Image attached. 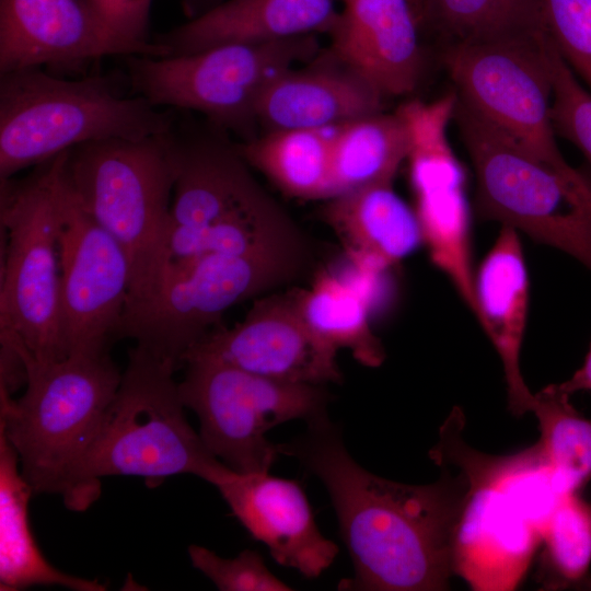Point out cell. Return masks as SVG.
<instances>
[{"instance_id": "1", "label": "cell", "mask_w": 591, "mask_h": 591, "mask_svg": "<svg viewBox=\"0 0 591 591\" xmlns=\"http://www.w3.org/2000/svg\"><path fill=\"white\" fill-rule=\"evenodd\" d=\"M326 488L355 577L348 590L436 591L449 588L453 536L467 488L460 471L427 485L380 477L358 464L328 415L277 444Z\"/></svg>"}, {"instance_id": "2", "label": "cell", "mask_w": 591, "mask_h": 591, "mask_svg": "<svg viewBox=\"0 0 591 591\" xmlns=\"http://www.w3.org/2000/svg\"><path fill=\"white\" fill-rule=\"evenodd\" d=\"M167 143L174 186L164 268L213 254L312 258L306 236L259 186L237 146L182 132L175 123Z\"/></svg>"}, {"instance_id": "3", "label": "cell", "mask_w": 591, "mask_h": 591, "mask_svg": "<svg viewBox=\"0 0 591 591\" xmlns=\"http://www.w3.org/2000/svg\"><path fill=\"white\" fill-rule=\"evenodd\" d=\"M456 422L447 419L430 452L439 465L455 464L467 482L453 536V572L474 590H512L561 495L534 445L512 456L480 454L459 439Z\"/></svg>"}, {"instance_id": "4", "label": "cell", "mask_w": 591, "mask_h": 591, "mask_svg": "<svg viewBox=\"0 0 591 591\" xmlns=\"http://www.w3.org/2000/svg\"><path fill=\"white\" fill-rule=\"evenodd\" d=\"M176 369L143 346L129 349L118 390L61 495L68 509H88L105 476H137L149 487L178 474L209 483L224 464L186 420Z\"/></svg>"}, {"instance_id": "5", "label": "cell", "mask_w": 591, "mask_h": 591, "mask_svg": "<svg viewBox=\"0 0 591 591\" xmlns=\"http://www.w3.org/2000/svg\"><path fill=\"white\" fill-rule=\"evenodd\" d=\"M167 132L90 141L59 154L60 174L80 206L128 257V303L151 294L165 266L174 186Z\"/></svg>"}, {"instance_id": "6", "label": "cell", "mask_w": 591, "mask_h": 591, "mask_svg": "<svg viewBox=\"0 0 591 591\" xmlns=\"http://www.w3.org/2000/svg\"><path fill=\"white\" fill-rule=\"evenodd\" d=\"M171 111L119 94L104 78L69 80L27 68L0 73V179L79 144L171 130Z\"/></svg>"}, {"instance_id": "7", "label": "cell", "mask_w": 591, "mask_h": 591, "mask_svg": "<svg viewBox=\"0 0 591 591\" xmlns=\"http://www.w3.org/2000/svg\"><path fill=\"white\" fill-rule=\"evenodd\" d=\"M24 394L0 391V431L34 494H59L94 439L121 380L109 350L23 360Z\"/></svg>"}, {"instance_id": "8", "label": "cell", "mask_w": 591, "mask_h": 591, "mask_svg": "<svg viewBox=\"0 0 591 591\" xmlns=\"http://www.w3.org/2000/svg\"><path fill=\"white\" fill-rule=\"evenodd\" d=\"M54 159V158H53ZM53 159L21 181L1 179V348L20 359L67 357L60 314L59 219Z\"/></svg>"}, {"instance_id": "9", "label": "cell", "mask_w": 591, "mask_h": 591, "mask_svg": "<svg viewBox=\"0 0 591 591\" xmlns=\"http://www.w3.org/2000/svg\"><path fill=\"white\" fill-rule=\"evenodd\" d=\"M453 120L475 171L478 216L565 252L591 271V192L570 183L459 97Z\"/></svg>"}, {"instance_id": "10", "label": "cell", "mask_w": 591, "mask_h": 591, "mask_svg": "<svg viewBox=\"0 0 591 591\" xmlns=\"http://www.w3.org/2000/svg\"><path fill=\"white\" fill-rule=\"evenodd\" d=\"M310 265L217 254L170 265L151 294L127 304L117 339L131 338L178 368L229 308L296 281Z\"/></svg>"}, {"instance_id": "11", "label": "cell", "mask_w": 591, "mask_h": 591, "mask_svg": "<svg viewBox=\"0 0 591 591\" xmlns=\"http://www.w3.org/2000/svg\"><path fill=\"white\" fill-rule=\"evenodd\" d=\"M184 366L182 402L198 417L205 447L234 472H269L280 454L266 436L274 427L327 416L329 395L322 385L274 380L205 358Z\"/></svg>"}, {"instance_id": "12", "label": "cell", "mask_w": 591, "mask_h": 591, "mask_svg": "<svg viewBox=\"0 0 591 591\" xmlns=\"http://www.w3.org/2000/svg\"><path fill=\"white\" fill-rule=\"evenodd\" d=\"M320 53L316 34L264 44H227L195 54L129 55L132 90L152 105L199 112L221 128L244 131L265 89Z\"/></svg>"}, {"instance_id": "13", "label": "cell", "mask_w": 591, "mask_h": 591, "mask_svg": "<svg viewBox=\"0 0 591 591\" xmlns=\"http://www.w3.org/2000/svg\"><path fill=\"white\" fill-rule=\"evenodd\" d=\"M542 34L448 45L443 62L465 105L570 183L591 192V174L571 166L555 139Z\"/></svg>"}, {"instance_id": "14", "label": "cell", "mask_w": 591, "mask_h": 591, "mask_svg": "<svg viewBox=\"0 0 591 591\" xmlns=\"http://www.w3.org/2000/svg\"><path fill=\"white\" fill-rule=\"evenodd\" d=\"M61 154V153H60ZM59 219L60 314L68 355L109 350L130 292V265L118 242L78 202L53 159Z\"/></svg>"}, {"instance_id": "15", "label": "cell", "mask_w": 591, "mask_h": 591, "mask_svg": "<svg viewBox=\"0 0 591 591\" xmlns=\"http://www.w3.org/2000/svg\"><path fill=\"white\" fill-rule=\"evenodd\" d=\"M456 100L454 92L432 102L404 103L396 112L409 135L406 160L424 243L431 262L448 276L475 315L465 176L448 139Z\"/></svg>"}, {"instance_id": "16", "label": "cell", "mask_w": 591, "mask_h": 591, "mask_svg": "<svg viewBox=\"0 0 591 591\" xmlns=\"http://www.w3.org/2000/svg\"><path fill=\"white\" fill-rule=\"evenodd\" d=\"M337 350L303 321L294 287L254 301L233 327L212 329L183 357L217 360L265 378L324 385L340 382Z\"/></svg>"}, {"instance_id": "17", "label": "cell", "mask_w": 591, "mask_h": 591, "mask_svg": "<svg viewBox=\"0 0 591 591\" xmlns=\"http://www.w3.org/2000/svg\"><path fill=\"white\" fill-rule=\"evenodd\" d=\"M234 517L281 566L303 577H320L334 563L339 548L320 531L297 480L267 473L241 474L225 464L211 477Z\"/></svg>"}, {"instance_id": "18", "label": "cell", "mask_w": 591, "mask_h": 591, "mask_svg": "<svg viewBox=\"0 0 591 591\" xmlns=\"http://www.w3.org/2000/svg\"><path fill=\"white\" fill-rule=\"evenodd\" d=\"M129 56L103 26L91 0H0V73L76 69Z\"/></svg>"}, {"instance_id": "19", "label": "cell", "mask_w": 591, "mask_h": 591, "mask_svg": "<svg viewBox=\"0 0 591 591\" xmlns=\"http://www.w3.org/2000/svg\"><path fill=\"white\" fill-rule=\"evenodd\" d=\"M419 14L412 0H345L329 51L383 97L417 88L424 70Z\"/></svg>"}, {"instance_id": "20", "label": "cell", "mask_w": 591, "mask_h": 591, "mask_svg": "<svg viewBox=\"0 0 591 591\" xmlns=\"http://www.w3.org/2000/svg\"><path fill=\"white\" fill-rule=\"evenodd\" d=\"M383 96L329 50L265 89L255 117L268 130L329 129L382 112Z\"/></svg>"}, {"instance_id": "21", "label": "cell", "mask_w": 591, "mask_h": 591, "mask_svg": "<svg viewBox=\"0 0 591 591\" xmlns=\"http://www.w3.org/2000/svg\"><path fill=\"white\" fill-rule=\"evenodd\" d=\"M476 314L502 363L508 409L531 412L534 401L520 370L525 333L529 280L518 231L502 225L474 278Z\"/></svg>"}, {"instance_id": "22", "label": "cell", "mask_w": 591, "mask_h": 591, "mask_svg": "<svg viewBox=\"0 0 591 591\" xmlns=\"http://www.w3.org/2000/svg\"><path fill=\"white\" fill-rule=\"evenodd\" d=\"M337 14L334 0H227L154 42L169 56L227 44H264L328 32Z\"/></svg>"}, {"instance_id": "23", "label": "cell", "mask_w": 591, "mask_h": 591, "mask_svg": "<svg viewBox=\"0 0 591 591\" xmlns=\"http://www.w3.org/2000/svg\"><path fill=\"white\" fill-rule=\"evenodd\" d=\"M321 216L346 251L373 269L394 266L424 243L415 210L393 184L370 185L331 198Z\"/></svg>"}, {"instance_id": "24", "label": "cell", "mask_w": 591, "mask_h": 591, "mask_svg": "<svg viewBox=\"0 0 591 591\" xmlns=\"http://www.w3.org/2000/svg\"><path fill=\"white\" fill-rule=\"evenodd\" d=\"M33 489L21 473L19 456L0 431V589L60 586L74 591H104L106 586L68 575L43 556L31 532L28 502Z\"/></svg>"}, {"instance_id": "25", "label": "cell", "mask_w": 591, "mask_h": 591, "mask_svg": "<svg viewBox=\"0 0 591 591\" xmlns=\"http://www.w3.org/2000/svg\"><path fill=\"white\" fill-rule=\"evenodd\" d=\"M409 135L395 112L367 115L332 134V198L370 185L393 184L407 159Z\"/></svg>"}, {"instance_id": "26", "label": "cell", "mask_w": 591, "mask_h": 591, "mask_svg": "<svg viewBox=\"0 0 591 591\" xmlns=\"http://www.w3.org/2000/svg\"><path fill=\"white\" fill-rule=\"evenodd\" d=\"M335 128L269 130L237 148L247 164L262 172L285 195L328 200L333 196L332 134Z\"/></svg>"}, {"instance_id": "27", "label": "cell", "mask_w": 591, "mask_h": 591, "mask_svg": "<svg viewBox=\"0 0 591 591\" xmlns=\"http://www.w3.org/2000/svg\"><path fill=\"white\" fill-rule=\"evenodd\" d=\"M298 310L310 329L338 350L370 368L385 359L383 345L371 329L364 297L327 271H318L310 288L294 287Z\"/></svg>"}, {"instance_id": "28", "label": "cell", "mask_w": 591, "mask_h": 591, "mask_svg": "<svg viewBox=\"0 0 591 591\" xmlns=\"http://www.w3.org/2000/svg\"><path fill=\"white\" fill-rule=\"evenodd\" d=\"M419 21L445 46L535 38L545 31L542 0H420Z\"/></svg>"}, {"instance_id": "29", "label": "cell", "mask_w": 591, "mask_h": 591, "mask_svg": "<svg viewBox=\"0 0 591 591\" xmlns=\"http://www.w3.org/2000/svg\"><path fill=\"white\" fill-rule=\"evenodd\" d=\"M556 384L534 394L531 412L538 420L540 452L560 495L579 493L591 480V419Z\"/></svg>"}, {"instance_id": "30", "label": "cell", "mask_w": 591, "mask_h": 591, "mask_svg": "<svg viewBox=\"0 0 591 591\" xmlns=\"http://www.w3.org/2000/svg\"><path fill=\"white\" fill-rule=\"evenodd\" d=\"M540 545L538 580L545 589L591 586V505L579 493L560 496Z\"/></svg>"}, {"instance_id": "31", "label": "cell", "mask_w": 591, "mask_h": 591, "mask_svg": "<svg viewBox=\"0 0 591 591\" xmlns=\"http://www.w3.org/2000/svg\"><path fill=\"white\" fill-rule=\"evenodd\" d=\"M546 63L552 83L554 130L577 147L591 166V93L557 50L546 53Z\"/></svg>"}, {"instance_id": "32", "label": "cell", "mask_w": 591, "mask_h": 591, "mask_svg": "<svg viewBox=\"0 0 591 591\" xmlns=\"http://www.w3.org/2000/svg\"><path fill=\"white\" fill-rule=\"evenodd\" d=\"M547 36L591 93V0H542Z\"/></svg>"}, {"instance_id": "33", "label": "cell", "mask_w": 591, "mask_h": 591, "mask_svg": "<svg viewBox=\"0 0 591 591\" xmlns=\"http://www.w3.org/2000/svg\"><path fill=\"white\" fill-rule=\"evenodd\" d=\"M192 565L221 591H288L290 586L277 578L256 551L245 549L234 558H222L215 552L189 545Z\"/></svg>"}, {"instance_id": "34", "label": "cell", "mask_w": 591, "mask_h": 591, "mask_svg": "<svg viewBox=\"0 0 591 591\" xmlns=\"http://www.w3.org/2000/svg\"><path fill=\"white\" fill-rule=\"evenodd\" d=\"M111 37L129 55L169 56L167 49L149 40L148 25L152 0H91Z\"/></svg>"}, {"instance_id": "35", "label": "cell", "mask_w": 591, "mask_h": 591, "mask_svg": "<svg viewBox=\"0 0 591 591\" xmlns=\"http://www.w3.org/2000/svg\"><path fill=\"white\" fill-rule=\"evenodd\" d=\"M556 386L569 395L580 391L591 392V345L582 366L568 380Z\"/></svg>"}, {"instance_id": "36", "label": "cell", "mask_w": 591, "mask_h": 591, "mask_svg": "<svg viewBox=\"0 0 591 591\" xmlns=\"http://www.w3.org/2000/svg\"><path fill=\"white\" fill-rule=\"evenodd\" d=\"M184 14L188 20L195 19L205 12L218 7L227 0H178Z\"/></svg>"}, {"instance_id": "37", "label": "cell", "mask_w": 591, "mask_h": 591, "mask_svg": "<svg viewBox=\"0 0 591 591\" xmlns=\"http://www.w3.org/2000/svg\"><path fill=\"white\" fill-rule=\"evenodd\" d=\"M412 2L415 4L417 11H418V14H419V7H420V0H412Z\"/></svg>"}]
</instances>
